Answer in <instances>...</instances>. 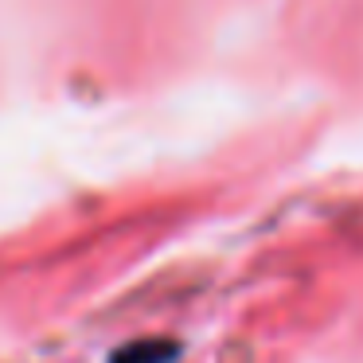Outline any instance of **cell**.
Returning a JSON list of instances; mask_svg holds the SVG:
<instances>
[{"label":"cell","instance_id":"cell-1","mask_svg":"<svg viewBox=\"0 0 363 363\" xmlns=\"http://www.w3.org/2000/svg\"><path fill=\"white\" fill-rule=\"evenodd\" d=\"M168 355H172V347H164V344H133L113 355V363H164Z\"/></svg>","mask_w":363,"mask_h":363}]
</instances>
